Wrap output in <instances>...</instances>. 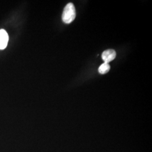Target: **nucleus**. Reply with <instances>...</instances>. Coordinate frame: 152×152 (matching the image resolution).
Returning a JSON list of instances; mask_svg holds the SVG:
<instances>
[{
    "label": "nucleus",
    "mask_w": 152,
    "mask_h": 152,
    "mask_svg": "<svg viewBox=\"0 0 152 152\" xmlns=\"http://www.w3.org/2000/svg\"><path fill=\"white\" fill-rule=\"evenodd\" d=\"M76 16V9L72 3H68L65 6L62 14V20L66 24L73 22Z\"/></svg>",
    "instance_id": "nucleus-1"
},
{
    "label": "nucleus",
    "mask_w": 152,
    "mask_h": 152,
    "mask_svg": "<svg viewBox=\"0 0 152 152\" xmlns=\"http://www.w3.org/2000/svg\"><path fill=\"white\" fill-rule=\"evenodd\" d=\"M116 56V52L113 49H109L104 51L102 55V57L104 63H109L114 60Z\"/></svg>",
    "instance_id": "nucleus-2"
},
{
    "label": "nucleus",
    "mask_w": 152,
    "mask_h": 152,
    "mask_svg": "<svg viewBox=\"0 0 152 152\" xmlns=\"http://www.w3.org/2000/svg\"><path fill=\"white\" fill-rule=\"evenodd\" d=\"M110 66L109 64L108 63H104L103 64L100 65L99 68V72L102 74V75H104L106 74L110 70Z\"/></svg>",
    "instance_id": "nucleus-4"
},
{
    "label": "nucleus",
    "mask_w": 152,
    "mask_h": 152,
    "mask_svg": "<svg viewBox=\"0 0 152 152\" xmlns=\"http://www.w3.org/2000/svg\"><path fill=\"white\" fill-rule=\"evenodd\" d=\"M9 41V36L4 29L0 30V50L5 49Z\"/></svg>",
    "instance_id": "nucleus-3"
}]
</instances>
